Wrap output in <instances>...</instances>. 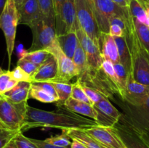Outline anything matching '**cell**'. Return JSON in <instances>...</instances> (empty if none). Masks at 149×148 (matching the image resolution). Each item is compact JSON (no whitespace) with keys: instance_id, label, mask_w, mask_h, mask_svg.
I'll list each match as a JSON object with an SVG mask.
<instances>
[{"instance_id":"ffe728a7","label":"cell","mask_w":149,"mask_h":148,"mask_svg":"<svg viewBox=\"0 0 149 148\" xmlns=\"http://www.w3.org/2000/svg\"><path fill=\"white\" fill-rule=\"evenodd\" d=\"M31 86V83L20 81L14 88L4 93L1 96L6 97L14 103L25 102L29 100Z\"/></svg>"},{"instance_id":"f907efd6","label":"cell","mask_w":149,"mask_h":148,"mask_svg":"<svg viewBox=\"0 0 149 148\" xmlns=\"http://www.w3.org/2000/svg\"><path fill=\"white\" fill-rule=\"evenodd\" d=\"M4 148H17V147H16L14 141H13V140H12Z\"/></svg>"},{"instance_id":"5bb4252c","label":"cell","mask_w":149,"mask_h":148,"mask_svg":"<svg viewBox=\"0 0 149 148\" xmlns=\"http://www.w3.org/2000/svg\"><path fill=\"white\" fill-rule=\"evenodd\" d=\"M149 96V86L141 84L132 78L131 73L129 75L126 88L122 99L131 105H139L143 104Z\"/></svg>"},{"instance_id":"3957f363","label":"cell","mask_w":149,"mask_h":148,"mask_svg":"<svg viewBox=\"0 0 149 148\" xmlns=\"http://www.w3.org/2000/svg\"><path fill=\"white\" fill-rule=\"evenodd\" d=\"M29 27L33 33V41L26 52L47 49L56 40L55 18L42 16Z\"/></svg>"},{"instance_id":"9a60e30c","label":"cell","mask_w":149,"mask_h":148,"mask_svg":"<svg viewBox=\"0 0 149 148\" xmlns=\"http://www.w3.org/2000/svg\"><path fill=\"white\" fill-rule=\"evenodd\" d=\"M113 128L126 148H149L139 133L123 120L121 123L118 122Z\"/></svg>"},{"instance_id":"9f6ffc18","label":"cell","mask_w":149,"mask_h":148,"mask_svg":"<svg viewBox=\"0 0 149 148\" xmlns=\"http://www.w3.org/2000/svg\"><path fill=\"white\" fill-rule=\"evenodd\" d=\"M1 95H0V100H1Z\"/></svg>"},{"instance_id":"681fc988","label":"cell","mask_w":149,"mask_h":148,"mask_svg":"<svg viewBox=\"0 0 149 148\" xmlns=\"http://www.w3.org/2000/svg\"><path fill=\"white\" fill-rule=\"evenodd\" d=\"M6 2H7V0H0V15H1L3 10H4Z\"/></svg>"},{"instance_id":"7bdbcfd3","label":"cell","mask_w":149,"mask_h":148,"mask_svg":"<svg viewBox=\"0 0 149 148\" xmlns=\"http://www.w3.org/2000/svg\"><path fill=\"white\" fill-rule=\"evenodd\" d=\"M32 142H34L38 147V148H65V147H61L55 146V145H52V144L47 143L45 142V140H39V139H31Z\"/></svg>"},{"instance_id":"2e32d148","label":"cell","mask_w":149,"mask_h":148,"mask_svg":"<svg viewBox=\"0 0 149 148\" xmlns=\"http://www.w3.org/2000/svg\"><path fill=\"white\" fill-rule=\"evenodd\" d=\"M18 25L30 26L42 15L37 0H23L17 7Z\"/></svg>"},{"instance_id":"d590c367","label":"cell","mask_w":149,"mask_h":148,"mask_svg":"<svg viewBox=\"0 0 149 148\" xmlns=\"http://www.w3.org/2000/svg\"><path fill=\"white\" fill-rule=\"evenodd\" d=\"M17 148H38L36 144L31 139V138L24 136L23 132L20 131L13 139Z\"/></svg>"},{"instance_id":"1f68e13d","label":"cell","mask_w":149,"mask_h":148,"mask_svg":"<svg viewBox=\"0 0 149 148\" xmlns=\"http://www.w3.org/2000/svg\"><path fill=\"white\" fill-rule=\"evenodd\" d=\"M45 141L47 143L52 144V145L61 147L70 148L71 145V139L67 134L66 131L64 129H63L62 133L61 134L52 136L45 139Z\"/></svg>"},{"instance_id":"60d3db41","label":"cell","mask_w":149,"mask_h":148,"mask_svg":"<svg viewBox=\"0 0 149 148\" xmlns=\"http://www.w3.org/2000/svg\"><path fill=\"white\" fill-rule=\"evenodd\" d=\"M31 85L36 87V88L40 89L46 91L48 94L53 96V97H55V98L58 100V94H57L55 87H54L53 84L52 83L47 82V81H43V82H32Z\"/></svg>"},{"instance_id":"d4e9b609","label":"cell","mask_w":149,"mask_h":148,"mask_svg":"<svg viewBox=\"0 0 149 148\" xmlns=\"http://www.w3.org/2000/svg\"><path fill=\"white\" fill-rule=\"evenodd\" d=\"M72 60L76 65V66L77 67L79 72L78 77L84 74L86 72H87V71L90 68H89L88 63H87V59L85 52L83 50L82 47H81L80 44L78 45L77 49L74 52V54L72 57Z\"/></svg>"},{"instance_id":"816d5d0a","label":"cell","mask_w":149,"mask_h":148,"mask_svg":"<svg viewBox=\"0 0 149 148\" xmlns=\"http://www.w3.org/2000/svg\"><path fill=\"white\" fill-rule=\"evenodd\" d=\"M87 1L88 2V4H90V7H92V9L94 10V0H87Z\"/></svg>"},{"instance_id":"8992f818","label":"cell","mask_w":149,"mask_h":148,"mask_svg":"<svg viewBox=\"0 0 149 148\" xmlns=\"http://www.w3.org/2000/svg\"><path fill=\"white\" fill-rule=\"evenodd\" d=\"M77 21L80 28L99 47L100 33L94 12L87 0H74Z\"/></svg>"},{"instance_id":"8d00e7d4","label":"cell","mask_w":149,"mask_h":148,"mask_svg":"<svg viewBox=\"0 0 149 148\" xmlns=\"http://www.w3.org/2000/svg\"><path fill=\"white\" fill-rule=\"evenodd\" d=\"M20 131L0 128V148L5 147Z\"/></svg>"},{"instance_id":"4fadbf2b","label":"cell","mask_w":149,"mask_h":148,"mask_svg":"<svg viewBox=\"0 0 149 148\" xmlns=\"http://www.w3.org/2000/svg\"><path fill=\"white\" fill-rule=\"evenodd\" d=\"M93 106L97 112L96 122L98 126L113 127L120 120L122 113L111 103L108 98L103 97Z\"/></svg>"},{"instance_id":"cb8c5ba5","label":"cell","mask_w":149,"mask_h":148,"mask_svg":"<svg viewBox=\"0 0 149 148\" xmlns=\"http://www.w3.org/2000/svg\"><path fill=\"white\" fill-rule=\"evenodd\" d=\"M53 84L58 94V100L56 102L58 107H63L65 103L71 97L72 84L63 82H50Z\"/></svg>"},{"instance_id":"7402d4cb","label":"cell","mask_w":149,"mask_h":148,"mask_svg":"<svg viewBox=\"0 0 149 148\" xmlns=\"http://www.w3.org/2000/svg\"><path fill=\"white\" fill-rule=\"evenodd\" d=\"M113 39L117 46L119 62L123 65L128 73H131V55L125 37H113Z\"/></svg>"},{"instance_id":"7dc6e473","label":"cell","mask_w":149,"mask_h":148,"mask_svg":"<svg viewBox=\"0 0 149 148\" xmlns=\"http://www.w3.org/2000/svg\"><path fill=\"white\" fill-rule=\"evenodd\" d=\"M132 129H133V128H132ZM136 131L139 133L141 137L143 139V140L149 147V131Z\"/></svg>"},{"instance_id":"74e56055","label":"cell","mask_w":149,"mask_h":148,"mask_svg":"<svg viewBox=\"0 0 149 148\" xmlns=\"http://www.w3.org/2000/svg\"><path fill=\"white\" fill-rule=\"evenodd\" d=\"M81 85L83 90H84V93H85L86 95L87 96V97L89 98L90 101L91 102L93 105H94L95 104L98 102L100 100H102L103 97H105L103 94H100L98 91H97V90L95 89L91 88V87L85 85V84H81Z\"/></svg>"},{"instance_id":"e0dca14e","label":"cell","mask_w":149,"mask_h":148,"mask_svg":"<svg viewBox=\"0 0 149 148\" xmlns=\"http://www.w3.org/2000/svg\"><path fill=\"white\" fill-rule=\"evenodd\" d=\"M58 67L55 57L52 55L47 58L46 60L38 67L36 72L31 76L32 82L49 81L57 76Z\"/></svg>"},{"instance_id":"f35d334b","label":"cell","mask_w":149,"mask_h":148,"mask_svg":"<svg viewBox=\"0 0 149 148\" xmlns=\"http://www.w3.org/2000/svg\"><path fill=\"white\" fill-rule=\"evenodd\" d=\"M12 77L17 81H25V82L32 83V78L28 73H26L23 69L19 66H16L13 71H10Z\"/></svg>"},{"instance_id":"484cf974","label":"cell","mask_w":149,"mask_h":148,"mask_svg":"<svg viewBox=\"0 0 149 148\" xmlns=\"http://www.w3.org/2000/svg\"><path fill=\"white\" fill-rule=\"evenodd\" d=\"M128 9L132 17L138 20L143 24H145L146 26H148V18H147L146 12L145 9L143 8L142 4L139 2L138 0H131Z\"/></svg>"},{"instance_id":"db71d44e","label":"cell","mask_w":149,"mask_h":148,"mask_svg":"<svg viewBox=\"0 0 149 148\" xmlns=\"http://www.w3.org/2000/svg\"><path fill=\"white\" fill-rule=\"evenodd\" d=\"M3 71H3V70L1 69V67H0V74H1V73H3Z\"/></svg>"},{"instance_id":"5b68a950","label":"cell","mask_w":149,"mask_h":148,"mask_svg":"<svg viewBox=\"0 0 149 148\" xmlns=\"http://www.w3.org/2000/svg\"><path fill=\"white\" fill-rule=\"evenodd\" d=\"M17 25L18 12L14 0H7L4 10L0 15V29H1L5 37L9 68L11 64L12 55L14 50Z\"/></svg>"},{"instance_id":"ac0fdd59","label":"cell","mask_w":149,"mask_h":148,"mask_svg":"<svg viewBox=\"0 0 149 148\" xmlns=\"http://www.w3.org/2000/svg\"><path fill=\"white\" fill-rule=\"evenodd\" d=\"M99 49L103 59L110 61L113 64L119 62L117 46L113 36L109 33H101L99 41Z\"/></svg>"},{"instance_id":"f1b7e54d","label":"cell","mask_w":149,"mask_h":148,"mask_svg":"<svg viewBox=\"0 0 149 148\" xmlns=\"http://www.w3.org/2000/svg\"><path fill=\"white\" fill-rule=\"evenodd\" d=\"M132 20H133L137 36L140 41L149 53V27L146 26L145 24L141 23L134 17H132Z\"/></svg>"},{"instance_id":"7a4b0ae2","label":"cell","mask_w":149,"mask_h":148,"mask_svg":"<svg viewBox=\"0 0 149 148\" xmlns=\"http://www.w3.org/2000/svg\"><path fill=\"white\" fill-rule=\"evenodd\" d=\"M126 17L125 37L131 55V75L135 81L149 86V53L140 41L132 17Z\"/></svg>"},{"instance_id":"d6a6232c","label":"cell","mask_w":149,"mask_h":148,"mask_svg":"<svg viewBox=\"0 0 149 148\" xmlns=\"http://www.w3.org/2000/svg\"><path fill=\"white\" fill-rule=\"evenodd\" d=\"M71 98L74 99L78 101L83 102L87 103V104H92L91 102L90 101L89 98L86 94L84 93L82 87H81V83L79 80H77L75 83L72 84V89H71ZM93 105V104H92Z\"/></svg>"},{"instance_id":"52a82bcc","label":"cell","mask_w":149,"mask_h":148,"mask_svg":"<svg viewBox=\"0 0 149 148\" xmlns=\"http://www.w3.org/2000/svg\"><path fill=\"white\" fill-rule=\"evenodd\" d=\"M46 50L55 57L58 67L57 76L47 82L69 83L71 78L75 76L78 77L79 74L78 68L73 62L72 59L68 57L63 53L57 40H55Z\"/></svg>"},{"instance_id":"83f0119b","label":"cell","mask_w":149,"mask_h":148,"mask_svg":"<svg viewBox=\"0 0 149 148\" xmlns=\"http://www.w3.org/2000/svg\"><path fill=\"white\" fill-rule=\"evenodd\" d=\"M49 55H50V53L47 52L46 49H44V50H36L33 51V52H26V51H24L21 55L20 57L26 59V60L30 61V62L34 63L35 65L39 66L41 64L43 63L46 60L47 58L49 56Z\"/></svg>"},{"instance_id":"44dd1931","label":"cell","mask_w":149,"mask_h":148,"mask_svg":"<svg viewBox=\"0 0 149 148\" xmlns=\"http://www.w3.org/2000/svg\"><path fill=\"white\" fill-rule=\"evenodd\" d=\"M56 40L63 53L68 57L72 59L74 52L79 44L76 32L73 31L56 36Z\"/></svg>"},{"instance_id":"603a6c76","label":"cell","mask_w":149,"mask_h":148,"mask_svg":"<svg viewBox=\"0 0 149 148\" xmlns=\"http://www.w3.org/2000/svg\"><path fill=\"white\" fill-rule=\"evenodd\" d=\"M71 139H77L84 143L88 148H102L101 145L87 134L83 129H64Z\"/></svg>"},{"instance_id":"c3c4849f","label":"cell","mask_w":149,"mask_h":148,"mask_svg":"<svg viewBox=\"0 0 149 148\" xmlns=\"http://www.w3.org/2000/svg\"><path fill=\"white\" fill-rule=\"evenodd\" d=\"M122 7H128L131 0H111Z\"/></svg>"},{"instance_id":"277c9868","label":"cell","mask_w":149,"mask_h":148,"mask_svg":"<svg viewBox=\"0 0 149 148\" xmlns=\"http://www.w3.org/2000/svg\"><path fill=\"white\" fill-rule=\"evenodd\" d=\"M27 105V102L14 103L1 96L0 100V128L20 131L26 119Z\"/></svg>"},{"instance_id":"bcb514c9","label":"cell","mask_w":149,"mask_h":148,"mask_svg":"<svg viewBox=\"0 0 149 148\" xmlns=\"http://www.w3.org/2000/svg\"><path fill=\"white\" fill-rule=\"evenodd\" d=\"M138 1L145 9L147 15V18H148V26L149 27V0H138Z\"/></svg>"},{"instance_id":"b9f144b4","label":"cell","mask_w":149,"mask_h":148,"mask_svg":"<svg viewBox=\"0 0 149 148\" xmlns=\"http://www.w3.org/2000/svg\"><path fill=\"white\" fill-rule=\"evenodd\" d=\"M109 34L113 37H124L125 35V30L118 25H110Z\"/></svg>"},{"instance_id":"7c38bea8","label":"cell","mask_w":149,"mask_h":148,"mask_svg":"<svg viewBox=\"0 0 149 148\" xmlns=\"http://www.w3.org/2000/svg\"><path fill=\"white\" fill-rule=\"evenodd\" d=\"M83 130L103 146L109 148H126L113 127L96 126Z\"/></svg>"},{"instance_id":"4316f807","label":"cell","mask_w":149,"mask_h":148,"mask_svg":"<svg viewBox=\"0 0 149 148\" xmlns=\"http://www.w3.org/2000/svg\"><path fill=\"white\" fill-rule=\"evenodd\" d=\"M113 68H114L115 73H116V77L118 80V89H119V94L121 97L123 95V93L126 88L127 83L129 75L130 73H128L123 65L120 63L113 64Z\"/></svg>"},{"instance_id":"4dcf8cb0","label":"cell","mask_w":149,"mask_h":148,"mask_svg":"<svg viewBox=\"0 0 149 148\" xmlns=\"http://www.w3.org/2000/svg\"><path fill=\"white\" fill-rule=\"evenodd\" d=\"M18 81L15 80L12 77L10 71H4L0 74V95H3L4 93L14 88Z\"/></svg>"},{"instance_id":"d6986e66","label":"cell","mask_w":149,"mask_h":148,"mask_svg":"<svg viewBox=\"0 0 149 148\" xmlns=\"http://www.w3.org/2000/svg\"><path fill=\"white\" fill-rule=\"evenodd\" d=\"M64 107L68 110L77 113L79 115L88 117L93 120H95L97 118V112L92 104L78 101L70 97L65 103Z\"/></svg>"},{"instance_id":"ba28073f","label":"cell","mask_w":149,"mask_h":148,"mask_svg":"<svg viewBox=\"0 0 149 148\" xmlns=\"http://www.w3.org/2000/svg\"><path fill=\"white\" fill-rule=\"evenodd\" d=\"M94 15L100 33H109L111 17L113 15L125 16L128 7H122L111 0H94Z\"/></svg>"},{"instance_id":"e575fe53","label":"cell","mask_w":149,"mask_h":148,"mask_svg":"<svg viewBox=\"0 0 149 148\" xmlns=\"http://www.w3.org/2000/svg\"><path fill=\"white\" fill-rule=\"evenodd\" d=\"M42 15L49 18H55L52 0H37Z\"/></svg>"},{"instance_id":"ee69618b","label":"cell","mask_w":149,"mask_h":148,"mask_svg":"<svg viewBox=\"0 0 149 148\" xmlns=\"http://www.w3.org/2000/svg\"><path fill=\"white\" fill-rule=\"evenodd\" d=\"M52 1H53V6H54V10H55V17H56L58 15H59L65 0H52Z\"/></svg>"},{"instance_id":"11a10c76","label":"cell","mask_w":149,"mask_h":148,"mask_svg":"<svg viewBox=\"0 0 149 148\" xmlns=\"http://www.w3.org/2000/svg\"><path fill=\"white\" fill-rule=\"evenodd\" d=\"M101 145L102 148H109V147H105V146H103V145Z\"/></svg>"},{"instance_id":"9c48e42d","label":"cell","mask_w":149,"mask_h":148,"mask_svg":"<svg viewBox=\"0 0 149 148\" xmlns=\"http://www.w3.org/2000/svg\"><path fill=\"white\" fill-rule=\"evenodd\" d=\"M125 110V116L120 119L138 131H149V96L139 105H131L127 103Z\"/></svg>"},{"instance_id":"836d02e7","label":"cell","mask_w":149,"mask_h":148,"mask_svg":"<svg viewBox=\"0 0 149 148\" xmlns=\"http://www.w3.org/2000/svg\"><path fill=\"white\" fill-rule=\"evenodd\" d=\"M101 69L103 71V73L106 74V76L110 79V81L117 88L118 93H119V89H118V80L116 75V73H115L114 68H113V64L111 62H110V61L103 59L101 65Z\"/></svg>"},{"instance_id":"f546056e","label":"cell","mask_w":149,"mask_h":148,"mask_svg":"<svg viewBox=\"0 0 149 148\" xmlns=\"http://www.w3.org/2000/svg\"><path fill=\"white\" fill-rule=\"evenodd\" d=\"M29 98L34 99V100H36L43 103L57 102L58 100V99L55 98L53 96L50 95L46 91H43L40 89L36 88L32 85L31 86L30 91H29Z\"/></svg>"},{"instance_id":"f5cc1de1","label":"cell","mask_w":149,"mask_h":148,"mask_svg":"<svg viewBox=\"0 0 149 148\" xmlns=\"http://www.w3.org/2000/svg\"><path fill=\"white\" fill-rule=\"evenodd\" d=\"M23 0H14L15 3L16 7H17V8L19 7V6L20 5V4H21V3L23 2Z\"/></svg>"},{"instance_id":"f6af8a7d","label":"cell","mask_w":149,"mask_h":148,"mask_svg":"<svg viewBox=\"0 0 149 148\" xmlns=\"http://www.w3.org/2000/svg\"><path fill=\"white\" fill-rule=\"evenodd\" d=\"M70 148H88L84 143L77 139H71V145Z\"/></svg>"},{"instance_id":"6da1fadb","label":"cell","mask_w":149,"mask_h":148,"mask_svg":"<svg viewBox=\"0 0 149 148\" xmlns=\"http://www.w3.org/2000/svg\"><path fill=\"white\" fill-rule=\"evenodd\" d=\"M98 126L93 119L74 113L67 108L55 111H46L27 105L26 119L22 126L21 132L34 128H55L58 129H80Z\"/></svg>"},{"instance_id":"8fae6325","label":"cell","mask_w":149,"mask_h":148,"mask_svg":"<svg viewBox=\"0 0 149 148\" xmlns=\"http://www.w3.org/2000/svg\"><path fill=\"white\" fill-rule=\"evenodd\" d=\"M75 32L79 44L85 52L89 68L93 70L100 69L103 59L98 46L91 40L80 26L76 28Z\"/></svg>"},{"instance_id":"ab89813d","label":"cell","mask_w":149,"mask_h":148,"mask_svg":"<svg viewBox=\"0 0 149 148\" xmlns=\"http://www.w3.org/2000/svg\"><path fill=\"white\" fill-rule=\"evenodd\" d=\"M17 66L20 67L21 69H23L26 73L29 74L31 77L33 75L36 71L38 68V65H35L33 62H30L29 60H26V59H23V58L20 57L19 59L18 62H17Z\"/></svg>"},{"instance_id":"30bf717a","label":"cell","mask_w":149,"mask_h":148,"mask_svg":"<svg viewBox=\"0 0 149 148\" xmlns=\"http://www.w3.org/2000/svg\"><path fill=\"white\" fill-rule=\"evenodd\" d=\"M79 25L74 0H65L59 15L55 17L56 36L75 31Z\"/></svg>"}]
</instances>
